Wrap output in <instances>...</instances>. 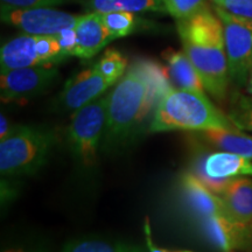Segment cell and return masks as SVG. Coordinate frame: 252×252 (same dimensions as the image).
<instances>
[{
  "instance_id": "27",
  "label": "cell",
  "mask_w": 252,
  "mask_h": 252,
  "mask_svg": "<svg viewBox=\"0 0 252 252\" xmlns=\"http://www.w3.org/2000/svg\"><path fill=\"white\" fill-rule=\"evenodd\" d=\"M0 117H1L0 118V121H1V124H0V139H4L6 135L9 133V131L12 130V126H9L7 118L2 113Z\"/></svg>"
},
{
  "instance_id": "2",
  "label": "cell",
  "mask_w": 252,
  "mask_h": 252,
  "mask_svg": "<svg viewBox=\"0 0 252 252\" xmlns=\"http://www.w3.org/2000/svg\"><path fill=\"white\" fill-rule=\"evenodd\" d=\"M184 52L196 68L206 91L219 102L226 98L230 83L223 24L210 6L176 20Z\"/></svg>"
},
{
  "instance_id": "17",
  "label": "cell",
  "mask_w": 252,
  "mask_h": 252,
  "mask_svg": "<svg viewBox=\"0 0 252 252\" xmlns=\"http://www.w3.org/2000/svg\"><path fill=\"white\" fill-rule=\"evenodd\" d=\"M163 56L168 64L171 76L179 88L204 93L206 88L203 86L202 78L184 50H167L163 53Z\"/></svg>"
},
{
  "instance_id": "5",
  "label": "cell",
  "mask_w": 252,
  "mask_h": 252,
  "mask_svg": "<svg viewBox=\"0 0 252 252\" xmlns=\"http://www.w3.org/2000/svg\"><path fill=\"white\" fill-rule=\"evenodd\" d=\"M109 96L110 91L76 110L68 127L69 146L87 167L96 161L97 150L105 133Z\"/></svg>"
},
{
  "instance_id": "16",
  "label": "cell",
  "mask_w": 252,
  "mask_h": 252,
  "mask_svg": "<svg viewBox=\"0 0 252 252\" xmlns=\"http://www.w3.org/2000/svg\"><path fill=\"white\" fill-rule=\"evenodd\" d=\"M195 135L206 141L208 145L219 151H225L252 159V137L242 131H229L213 128V130L196 131Z\"/></svg>"
},
{
  "instance_id": "3",
  "label": "cell",
  "mask_w": 252,
  "mask_h": 252,
  "mask_svg": "<svg viewBox=\"0 0 252 252\" xmlns=\"http://www.w3.org/2000/svg\"><path fill=\"white\" fill-rule=\"evenodd\" d=\"M220 130L241 131L228 115L220 110L204 93L169 88L159 99L150 132Z\"/></svg>"
},
{
  "instance_id": "24",
  "label": "cell",
  "mask_w": 252,
  "mask_h": 252,
  "mask_svg": "<svg viewBox=\"0 0 252 252\" xmlns=\"http://www.w3.org/2000/svg\"><path fill=\"white\" fill-rule=\"evenodd\" d=\"M80 1L81 0H1V6L13 8L54 7V6L74 4Z\"/></svg>"
},
{
  "instance_id": "22",
  "label": "cell",
  "mask_w": 252,
  "mask_h": 252,
  "mask_svg": "<svg viewBox=\"0 0 252 252\" xmlns=\"http://www.w3.org/2000/svg\"><path fill=\"white\" fill-rule=\"evenodd\" d=\"M100 14H102L104 25L115 40L131 34L137 25V18L132 12L113 11Z\"/></svg>"
},
{
  "instance_id": "4",
  "label": "cell",
  "mask_w": 252,
  "mask_h": 252,
  "mask_svg": "<svg viewBox=\"0 0 252 252\" xmlns=\"http://www.w3.org/2000/svg\"><path fill=\"white\" fill-rule=\"evenodd\" d=\"M56 145V133L42 126H12L0 139V172L5 176L34 174L45 166Z\"/></svg>"
},
{
  "instance_id": "11",
  "label": "cell",
  "mask_w": 252,
  "mask_h": 252,
  "mask_svg": "<svg viewBox=\"0 0 252 252\" xmlns=\"http://www.w3.org/2000/svg\"><path fill=\"white\" fill-rule=\"evenodd\" d=\"M201 229L210 243L222 251L247 248L250 244V223L243 224L226 213L201 217Z\"/></svg>"
},
{
  "instance_id": "1",
  "label": "cell",
  "mask_w": 252,
  "mask_h": 252,
  "mask_svg": "<svg viewBox=\"0 0 252 252\" xmlns=\"http://www.w3.org/2000/svg\"><path fill=\"white\" fill-rule=\"evenodd\" d=\"M169 88L161 65L147 60L134 62L110 91L104 146L125 144Z\"/></svg>"
},
{
  "instance_id": "20",
  "label": "cell",
  "mask_w": 252,
  "mask_h": 252,
  "mask_svg": "<svg viewBox=\"0 0 252 252\" xmlns=\"http://www.w3.org/2000/svg\"><path fill=\"white\" fill-rule=\"evenodd\" d=\"M228 116L239 130L252 133V94L235 93Z\"/></svg>"
},
{
  "instance_id": "23",
  "label": "cell",
  "mask_w": 252,
  "mask_h": 252,
  "mask_svg": "<svg viewBox=\"0 0 252 252\" xmlns=\"http://www.w3.org/2000/svg\"><path fill=\"white\" fill-rule=\"evenodd\" d=\"M167 13L176 20L194 15L201 9L207 7L208 0H161Z\"/></svg>"
},
{
  "instance_id": "7",
  "label": "cell",
  "mask_w": 252,
  "mask_h": 252,
  "mask_svg": "<svg viewBox=\"0 0 252 252\" xmlns=\"http://www.w3.org/2000/svg\"><path fill=\"white\" fill-rule=\"evenodd\" d=\"M224 30L230 80L245 86L252 70V18L242 17L214 5Z\"/></svg>"
},
{
  "instance_id": "28",
  "label": "cell",
  "mask_w": 252,
  "mask_h": 252,
  "mask_svg": "<svg viewBox=\"0 0 252 252\" xmlns=\"http://www.w3.org/2000/svg\"><path fill=\"white\" fill-rule=\"evenodd\" d=\"M245 87H247L248 94H252V70H251V72H250V75H249L248 82H247V84H245Z\"/></svg>"
},
{
  "instance_id": "18",
  "label": "cell",
  "mask_w": 252,
  "mask_h": 252,
  "mask_svg": "<svg viewBox=\"0 0 252 252\" xmlns=\"http://www.w3.org/2000/svg\"><path fill=\"white\" fill-rule=\"evenodd\" d=\"M63 251L68 252H134L143 249L130 242L117 238L105 237H81L68 241L63 245Z\"/></svg>"
},
{
  "instance_id": "6",
  "label": "cell",
  "mask_w": 252,
  "mask_h": 252,
  "mask_svg": "<svg viewBox=\"0 0 252 252\" xmlns=\"http://www.w3.org/2000/svg\"><path fill=\"white\" fill-rule=\"evenodd\" d=\"M67 55L63 52L58 35L24 34L9 40L0 50L1 72L18 68L50 65Z\"/></svg>"
},
{
  "instance_id": "21",
  "label": "cell",
  "mask_w": 252,
  "mask_h": 252,
  "mask_svg": "<svg viewBox=\"0 0 252 252\" xmlns=\"http://www.w3.org/2000/svg\"><path fill=\"white\" fill-rule=\"evenodd\" d=\"M96 67L103 76L115 86L126 72L127 60L117 49L111 48L105 50L99 61L96 63Z\"/></svg>"
},
{
  "instance_id": "13",
  "label": "cell",
  "mask_w": 252,
  "mask_h": 252,
  "mask_svg": "<svg viewBox=\"0 0 252 252\" xmlns=\"http://www.w3.org/2000/svg\"><path fill=\"white\" fill-rule=\"evenodd\" d=\"M76 47L72 56L82 60H90L96 56L113 39L111 33L103 23L102 14L90 12L81 15L76 26Z\"/></svg>"
},
{
  "instance_id": "25",
  "label": "cell",
  "mask_w": 252,
  "mask_h": 252,
  "mask_svg": "<svg viewBox=\"0 0 252 252\" xmlns=\"http://www.w3.org/2000/svg\"><path fill=\"white\" fill-rule=\"evenodd\" d=\"M231 13L252 18V0H222L220 5Z\"/></svg>"
},
{
  "instance_id": "26",
  "label": "cell",
  "mask_w": 252,
  "mask_h": 252,
  "mask_svg": "<svg viewBox=\"0 0 252 252\" xmlns=\"http://www.w3.org/2000/svg\"><path fill=\"white\" fill-rule=\"evenodd\" d=\"M56 35L59 37L64 54L67 56H72L75 47H76V31H75V27L65 28Z\"/></svg>"
},
{
  "instance_id": "14",
  "label": "cell",
  "mask_w": 252,
  "mask_h": 252,
  "mask_svg": "<svg viewBox=\"0 0 252 252\" xmlns=\"http://www.w3.org/2000/svg\"><path fill=\"white\" fill-rule=\"evenodd\" d=\"M228 215L243 224L252 223V180L237 176L226 180L217 194Z\"/></svg>"
},
{
  "instance_id": "8",
  "label": "cell",
  "mask_w": 252,
  "mask_h": 252,
  "mask_svg": "<svg viewBox=\"0 0 252 252\" xmlns=\"http://www.w3.org/2000/svg\"><path fill=\"white\" fill-rule=\"evenodd\" d=\"M59 77L58 69L50 65L18 68L1 72L0 97L4 103L25 104L48 90Z\"/></svg>"
},
{
  "instance_id": "9",
  "label": "cell",
  "mask_w": 252,
  "mask_h": 252,
  "mask_svg": "<svg viewBox=\"0 0 252 252\" xmlns=\"http://www.w3.org/2000/svg\"><path fill=\"white\" fill-rule=\"evenodd\" d=\"M81 15L67 13L52 7H2L1 20L33 35H56L65 28L76 26Z\"/></svg>"
},
{
  "instance_id": "12",
  "label": "cell",
  "mask_w": 252,
  "mask_h": 252,
  "mask_svg": "<svg viewBox=\"0 0 252 252\" xmlns=\"http://www.w3.org/2000/svg\"><path fill=\"white\" fill-rule=\"evenodd\" d=\"M195 174L206 185L237 176H252V159L225 151L208 153L200 160Z\"/></svg>"
},
{
  "instance_id": "19",
  "label": "cell",
  "mask_w": 252,
  "mask_h": 252,
  "mask_svg": "<svg viewBox=\"0 0 252 252\" xmlns=\"http://www.w3.org/2000/svg\"><path fill=\"white\" fill-rule=\"evenodd\" d=\"M86 6L91 12H98V13L113 11L132 12V13H139V12L167 13L161 0H88Z\"/></svg>"
},
{
  "instance_id": "29",
  "label": "cell",
  "mask_w": 252,
  "mask_h": 252,
  "mask_svg": "<svg viewBox=\"0 0 252 252\" xmlns=\"http://www.w3.org/2000/svg\"><path fill=\"white\" fill-rule=\"evenodd\" d=\"M252 245V223H250V244H249V247H251Z\"/></svg>"
},
{
  "instance_id": "15",
  "label": "cell",
  "mask_w": 252,
  "mask_h": 252,
  "mask_svg": "<svg viewBox=\"0 0 252 252\" xmlns=\"http://www.w3.org/2000/svg\"><path fill=\"white\" fill-rule=\"evenodd\" d=\"M182 193L190 209L198 219L220 213H226L220 197L209 189L196 174L187 173L182 176Z\"/></svg>"
},
{
  "instance_id": "10",
  "label": "cell",
  "mask_w": 252,
  "mask_h": 252,
  "mask_svg": "<svg viewBox=\"0 0 252 252\" xmlns=\"http://www.w3.org/2000/svg\"><path fill=\"white\" fill-rule=\"evenodd\" d=\"M112 86L113 84L103 76L94 63L90 68L78 72L64 84L60 94V103L64 109L76 111L98 98Z\"/></svg>"
},
{
  "instance_id": "30",
  "label": "cell",
  "mask_w": 252,
  "mask_h": 252,
  "mask_svg": "<svg viewBox=\"0 0 252 252\" xmlns=\"http://www.w3.org/2000/svg\"><path fill=\"white\" fill-rule=\"evenodd\" d=\"M212 2L214 5H220L222 2V0H212Z\"/></svg>"
}]
</instances>
